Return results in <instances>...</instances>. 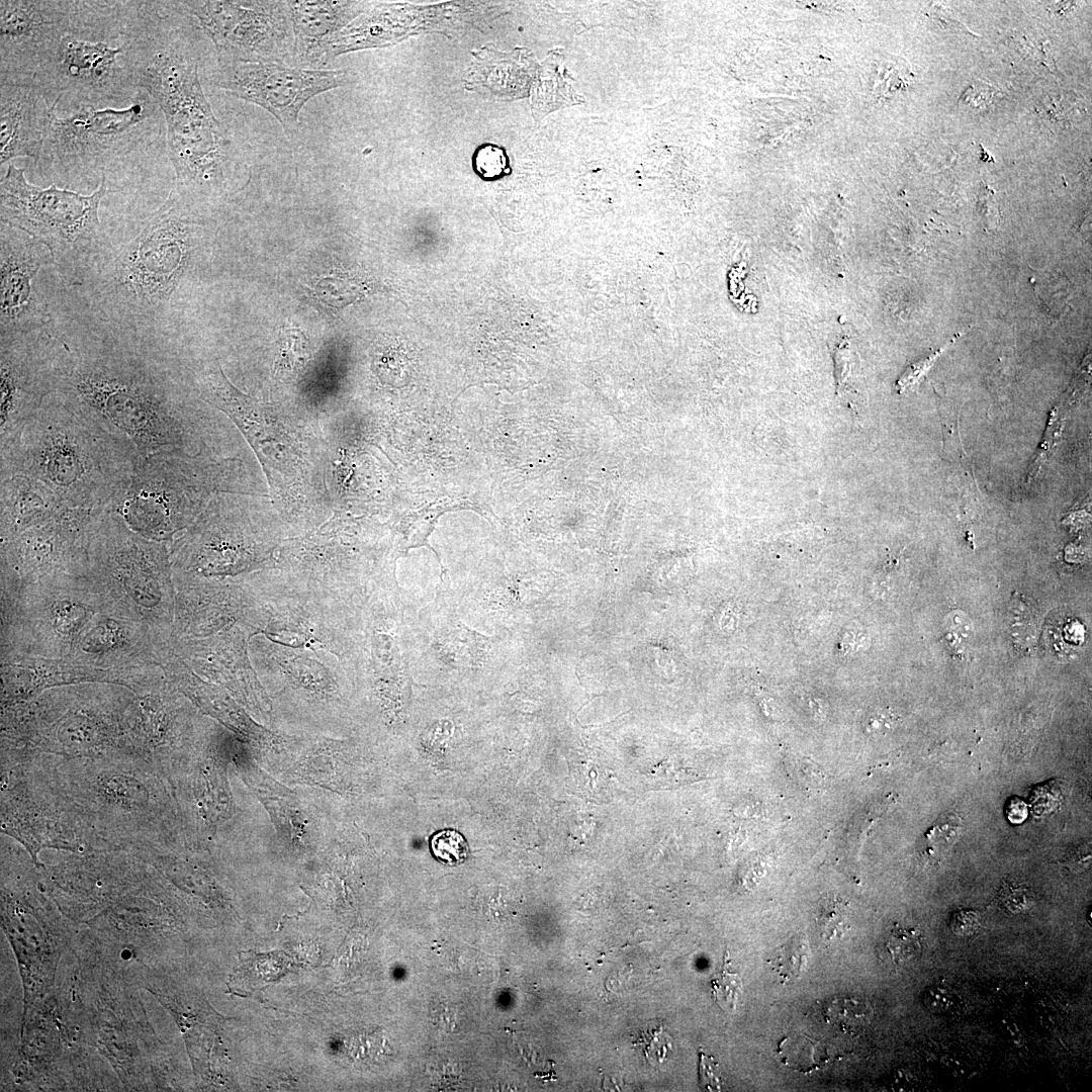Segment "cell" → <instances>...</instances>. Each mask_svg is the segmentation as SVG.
<instances>
[{
	"label": "cell",
	"instance_id": "cell-19",
	"mask_svg": "<svg viewBox=\"0 0 1092 1092\" xmlns=\"http://www.w3.org/2000/svg\"><path fill=\"white\" fill-rule=\"evenodd\" d=\"M572 82L557 61L548 60L533 89V108L543 115L555 108L581 102L583 98L577 95Z\"/></svg>",
	"mask_w": 1092,
	"mask_h": 1092
},
{
	"label": "cell",
	"instance_id": "cell-21",
	"mask_svg": "<svg viewBox=\"0 0 1092 1092\" xmlns=\"http://www.w3.org/2000/svg\"><path fill=\"white\" fill-rule=\"evenodd\" d=\"M767 962L782 982L796 980L807 963V945L804 938L801 935H794L775 949Z\"/></svg>",
	"mask_w": 1092,
	"mask_h": 1092
},
{
	"label": "cell",
	"instance_id": "cell-31",
	"mask_svg": "<svg viewBox=\"0 0 1092 1092\" xmlns=\"http://www.w3.org/2000/svg\"><path fill=\"white\" fill-rule=\"evenodd\" d=\"M980 204L981 213L984 217L986 228L989 230L996 228L998 223V214L996 203L992 197V194L990 195V192L987 191L982 192Z\"/></svg>",
	"mask_w": 1092,
	"mask_h": 1092
},
{
	"label": "cell",
	"instance_id": "cell-24",
	"mask_svg": "<svg viewBox=\"0 0 1092 1092\" xmlns=\"http://www.w3.org/2000/svg\"><path fill=\"white\" fill-rule=\"evenodd\" d=\"M817 921L820 926L821 936L825 941L841 937L847 928L845 902L837 896L824 901Z\"/></svg>",
	"mask_w": 1092,
	"mask_h": 1092
},
{
	"label": "cell",
	"instance_id": "cell-17",
	"mask_svg": "<svg viewBox=\"0 0 1092 1092\" xmlns=\"http://www.w3.org/2000/svg\"><path fill=\"white\" fill-rule=\"evenodd\" d=\"M293 31V58L300 66H312L321 44L339 32L354 12L344 1H286Z\"/></svg>",
	"mask_w": 1092,
	"mask_h": 1092
},
{
	"label": "cell",
	"instance_id": "cell-2",
	"mask_svg": "<svg viewBox=\"0 0 1092 1092\" xmlns=\"http://www.w3.org/2000/svg\"><path fill=\"white\" fill-rule=\"evenodd\" d=\"M186 16L172 1H143L131 23L127 63L138 88L163 113L176 174L172 192L190 205L222 189L234 151L204 94L197 55L182 35Z\"/></svg>",
	"mask_w": 1092,
	"mask_h": 1092
},
{
	"label": "cell",
	"instance_id": "cell-29",
	"mask_svg": "<svg viewBox=\"0 0 1092 1092\" xmlns=\"http://www.w3.org/2000/svg\"><path fill=\"white\" fill-rule=\"evenodd\" d=\"M942 350H944V348L940 351ZM940 351L929 356L927 359L917 362L916 364L909 367V369L901 376L897 383L899 392H904L906 389L916 384L919 378L926 372V370L931 367L935 359L938 357Z\"/></svg>",
	"mask_w": 1092,
	"mask_h": 1092
},
{
	"label": "cell",
	"instance_id": "cell-32",
	"mask_svg": "<svg viewBox=\"0 0 1092 1092\" xmlns=\"http://www.w3.org/2000/svg\"><path fill=\"white\" fill-rule=\"evenodd\" d=\"M1065 860L1071 870L1079 871L1081 868L1086 869L1088 862L1090 863L1091 860L1090 849L1085 846L1082 851V846H1080L1078 849L1070 852Z\"/></svg>",
	"mask_w": 1092,
	"mask_h": 1092
},
{
	"label": "cell",
	"instance_id": "cell-20",
	"mask_svg": "<svg viewBox=\"0 0 1092 1092\" xmlns=\"http://www.w3.org/2000/svg\"><path fill=\"white\" fill-rule=\"evenodd\" d=\"M923 936L919 929L895 925L885 938L884 950L896 966H904L918 960L923 949Z\"/></svg>",
	"mask_w": 1092,
	"mask_h": 1092
},
{
	"label": "cell",
	"instance_id": "cell-30",
	"mask_svg": "<svg viewBox=\"0 0 1092 1092\" xmlns=\"http://www.w3.org/2000/svg\"><path fill=\"white\" fill-rule=\"evenodd\" d=\"M717 1065L713 1059L700 1053L699 1071L702 1086L708 1090H721V1080L716 1074Z\"/></svg>",
	"mask_w": 1092,
	"mask_h": 1092
},
{
	"label": "cell",
	"instance_id": "cell-10",
	"mask_svg": "<svg viewBox=\"0 0 1092 1092\" xmlns=\"http://www.w3.org/2000/svg\"><path fill=\"white\" fill-rule=\"evenodd\" d=\"M97 510L64 507L47 521L1 542L2 571L27 582L59 573H83Z\"/></svg>",
	"mask_w": 1092,
	"mask_h": 1092
},
{
	"label": "cell",
	"instance_id": "cell-18",
	"mask_svg": "<svg viewBox=\"0 0 1092 1092\" xmlns=\"http://www.w3.org/2000/svg\"><path fill=\"white\" fill-rule=\"evenodd\" d=\"M88 607L90 606L78 602L74 596H57L40 611L43 617L39 619V622L44 624V631L49 632V638L57 640L61 645L73 648L72 644L74 642L77 644L80 629L85 626L93 613L92 608Z\"/></svg>",
	"mask_w": 1092,
	"mask_h": 1092
},
{
	"label": "cell",
	"instance_id": "cell-7",
	"mask_svg": "<svg viewBox=\"0 0 1092 1092\" xmlns=\"http://www.w3.org/2000/svg\"><path fill=\"white\" fill-rule=\"evenodd\" d=\"M159 107L140 89L121 109L81 106L65 117L53 114L39 155L41 164L61 174L104 170L159 135Z\"/></svg>",
	"mask_w": 1092,
	"mask_h": 1092
},
{
	"label": "cell",
	"instance_id": "cell-25",
	"mask_svg": "<svg viewBox=\"0 0 1092 1092\" xmlns=\"http://www.w3.org/2000/svg\"><path fill=\"white\" fill-rule=\"evenodd\" d=\"M472 162L475 172L484 180H495L510 172L505 151L495 145H482Z\"/></svg>",
	"mask_w": 1092,
	"mask_h": 1092
},
{
	"label": "cell",
	"instance_id": "cell-5",
	"mask_svg": "<svg viewBox=\"0 0 1092 1092\" xmlns=\"http://www.w3.org/2000/svg\"><path fill=\"white\" fill-rule=\"evenodd\" d=\"M130 1H72L63 32L33 80L52 102L79 107L133 100L127 64Z\"/></svg>",
	"mask_w": 1092,
	"mask_h": 1092
},
{
	"label": "cell",
	"instance_id": "cell-12",
	"mask_svg": "<svg viewBox=\"0 0 1092 1092\" xmlns=\"http://www.w3.org/2000/svg\"><path fill=\"white\" fill-rule=\"evenodd\" d=\"M0 337L44 331L50 313L33 285L38 271L54 264L49 249L26 233L1 223Z\"/></svg>",
	"mask_w": 1092,
	"mask_h": 1092
},
{
	"label": "cell",
	"instance_id": "cell-16",
	"mask_svg": "<svg viewBox=\"0 0 1092 1092\" xmlns=\"http://www.w3.org/2000/svg\"><path fill=\"white\" fill-rule=\"evenodd\" d=\"M1 542L52 518L62 508L56 494L26 474L0 479Z\"/></svg>",
	"mask_w": 1092,
	"mask_h": 1092
},
{
	"label": "cell",
	"instance_id": "cell-23",
	"mask_svg": "<svg viewBox=\"0 0 1092 1092\" xmlns=\"http://www.w3.org/2000/svg\"><path fill=\"white\" fill-rule=\"evenodd\" d=\"M431 849L438 860L449 866L463 862L468 855L465 838L451 829L441 830L434 834L431 839Z\"/></svg>",
	"mask_w": 1092,
	"mask_h": 1092
},
{
	"label": "cell",
	"instance_id": "cell-11",
	"mask_svg": "<svg viewBox=\"0 0 1092 1092\" xmlns=\"http://www.w3.org/2000/svg\"><path fill=\"white\" fill-rule=\"evenodd\" d=\"M52 337L44 330L0 338V452L52 394Z\"/></svg>",
	"mask_w": 1092,
	"mask_h": 1092
},
{
	"label": "cell",
	"instance_id": "cell-27",
	"mask_svg": "<svg viewBox=\"0 0 1092 1092\" xmlns=\"http://www.w3.org/2000/svg\"><path fill=\"white\" fill-rule=\"evenodd\" d=\"M997 901L1002 910L1015 915L1026 912L1033 907L1034 894L1026 884L1007 882L1000 888Z\"/></svg>",
	"mask_w": 1092,
	"mask_h": 1092
},
{
	"label": "cell",
	"instance_id": "cell-22",
	"mask_svg": "<svg viewBox=\"0 0 1092 1092\" xmlns=\"http://www.w3.org/2000/svg\"><path fill=\"white\" fill-rule=\"evenodd\" d=\"M730 965L729 951L726 949L722 967L711 981L713 1000L727 1013L735 1010L742 993V979L737 973L730 971Z\"/></svg>",
	"mask_w": 1092,
	"mask_h": 1092
},
{
	"label": "cell",
	"instance_id": "cell-26",
	"mask_svg": "<svg viewBox=\"0 0 1092 1092\" xmlns=\"http://www.w3.org/2000/svg\"><path fill=\"white\" fill-rule=\"evenodd\" d=\"M638 1043L642 1046L647 1062L652 1066L662 1064L672 1050L671 1037L663 1030L661 1024L649 1023L642 1030Z\"/></svg>",
	"mask_w": 1092,
	"mask_h": 1092
},
{
	"label": "cell",
	"instance_id": "cell-6",
	"mask_svg": "<svg viewBox=\"0 0 1092 1092\" xmlns=\"http://www.w3.org/2000/svg\"><path fill=\"white\" fill-rule=\"evenodd\" d=\"M105 192V175L93 193L83 195L54 184L32 185L23 169L10 164L0 183L1 223L44 245L59 270L76 282L104 247L98 209Z\"/></svg>",
	"mask_w": 1092,
	"mask_h": 1092
},
{
	"label": "cell",
	"instance_id": "cell-3",
	"mask_svg": "<svg viewBox=\"0 0 1092 1092\" xmlns=\"http://www.w3.org/2000/svg\"><path fill=\"white\" fill-rule=\"evenodd\" d=\"M202 224L171 192L129 242L102 250L80 273L93 308L121 327L158 326L180 287Z\"/></svg>",
	"mask_w": 1092,
	"mask_h": 1092
},
{
	"label": "cell",
	"instance_id": "cell-9",
	"mask_svg": "<svg viewBox=\"0 0 1092 1092\" xmlns=\"http://www.w3.org/2000/svg\"><path fill=\"white\" fill-rule=\"evenodd\" d=\"M212 80L231 95L267 110L286 134L292 135L297 131L302 107L316 95L344 86L347 73L217 58Z\"/></svg>",
	"mask_w": 1092,
	"mask_h": 1092
},
{
	"label": "cell",
	"instance_id": "cell-1",
	"mask_svg": "<svg viewBox=\"0 0 1092 1092\" xmlns=\"http://www.w3.org/2000/svg\"><path fill=\"white\" fill-rule=\"evenodd\" d=\"M52 396L145 457L186 439L184 407L159 349L93 334L51 343Z\"/></svg>",
	"mask_w": 1092,
	"mask_h": 1092
},
{
	"label": "cell",
	"instance_id": "cell-15",
	"mask_svg": "<svg viewBox=\"0 0 1092 1092\" xmlns=\"http://www.w3.org/2000/svg\"><path fill=\"white\" fill-rule=\"evenodd\" d=\"M201 525L180 546L177 563L186 572L198 576L232 575L264 560L224 522L210 518Z\"/></svg>",
	"mask_w": 1092,
	"mask_h": 1092
},
{
	"label": "cell",
	"instance_id": "cell-13",
	"mask_svg": "<svg viewBox=\"0 0 1092 1092\" xmlns=\"http://www.w3.org/2000/svg\"><path fill=\"white\" fill-rule=\"evenodd\" d=\"M72 1H0V77L33 79L59 40Z\"/></svg>",
	"mask_w": 1092,
	"mask_h": 1092
},
{
	"label": "cell",
	"instance_id": "cell-14",
	"mask_svg": "<svg viewBox=\"0 0 1092 1092\" xmlns=\"http://www.w3.org/2000/svg\"><path fill=\"white\" fill-rule=\"evenodd\" d=\"M58 103L33 79L0 77L1 166L20 157L38 160Z\"/></svg>",
	"mask_w": 1092,
	"mask_h": 1092
},
{
	"label": "cell",
	"instance_id": "cell-4",
	"mask_svg": "<svg viewBox=\"0 0 1092 1092\" xmlns=\"http://www.w3.org/2000/svg\"><path fill=\"white\" fill-rule=\"evenodd\" d=\"M141 457L130 446L50 395L17 440L0 452V479L26 474L65 508L105 509Z\"/></svg>",
	"mask_w": 1092,
	"mask_h": 1092
},
{
	"label": "cell",
	"instance_id": "cell-28",
	"mask_svg": "<svg viewBox=\"0 0 1092 1092\" xmlns=\"http://www.w3.org/2000/svg\"><path fill=\"white\" fill-rule=\"evenodd\" d=\"M950 927L952 932L957 935H972L980 927V917L972 910L959 911L952 916Z\"/></svg>",
	"mask_w": 1092,
	"mask_h": 1092
},
{
	"label": "cell",
	"instance_id": "cell-8",
	"mask_svg": "<svg viewBox=\"0 0 1092 1092\" xmlns=\"http://www.w3.org/2000/svg\"><path fill=\"white\" fill-rule=\"evenodd\" d=\"M212 40L217 58L282 63L293 55L286 1H182Z\"/></svg>",
	"mask_w": 1092,
	"mask_h": 1092
}]
</instances>
